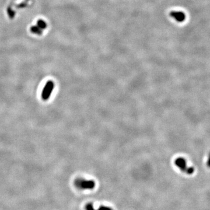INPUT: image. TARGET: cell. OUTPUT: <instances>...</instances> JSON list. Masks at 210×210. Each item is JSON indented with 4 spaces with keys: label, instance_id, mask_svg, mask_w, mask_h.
Listing matches in <instances>:
<instances>
[{
    "label": "cell",
    "instance_id": "obj_1",
    "mask_svg": "<svg viewBox=\"0 0 210 210\" xmlns=\"http://www.w3.org/2000/svg\"><path fill=\"white\" fill-rule=\"evenodd\" d=\"M75 187L81 190H92L95 187V182L92 180H86L83 178H78L74 181Z\"/></svg>",
    "mask_w": 210,
    "mask_h": 210
},
{
    "label": "cell",
    "instance_id": "obj_2",
    "mask_svg": "<svg viewBox=\"0 0 210 210\" xmlns=\"http://www.w3.org/2000/svg\"><path fill=\"white\" fill-rule=\"evenodd\" d=\"M175 163L181 171L184 172L187 175H192L194 172V167L192 166H188L187 162L184 158L182 157L177 158L175 160Z\"/></svg>",
    "mask_w": 210,
    "mask_h": 210
},
{
    "label": "cell",
    "instance_id": "obj_3",
    "mask_svg": "<svg viewBox=\"0 0 210 210\" xmlns=\"http://www.w3.org/2000/svg\"><path fill=\"white\" fill-rule=\"evenodd\" d=\"M54 83L53 81H49L46 82L45 85L41 92V97L44 101H46L49 99L54 89Z\"/></svg>",
    "mask_w": 210,
    "mask_h": 210
},
{
    "label": "cell",
    "instance_id": "obj_4",
    "mask_svg": "<svg viewBox=\"0 0 210 210\" xmlns=\"http://www.w3.org/2000/svg\"><path fill=\"white\" fill-rule=\"evenodd\" d=\"M170 15L179 22H182L186 19V15L181 11H172L170 13Z\"/></svg>",
    "mask_w": 210,
    "mask_h": 210
},
{
    "label": "cell",
    "instance_id": "obj_5",
    "mask_svg": "<svg viewBox=\"0 0 210 210\" xmlns=\"http://www.w3.org/2000/svg\"><path fill=\"white\" fill-rule=\"evenodd\" d=\"M85 209L86 210H95L91 203H88L85 205ZM97 210H113L111 208L108 207L101 206L100 208Z\"/></svg>",
    "mask_w": 210,
    "mask_h": 210
},
{
    "label": "cell",
    "instance_id": "obj_6",
    "mask_svg": "<svg viewBox=\"0 0 210 210\" xmlns=\"http://www.w3.org/2000/svg\"><path fill=\"white\" fill-rule=\"evenodd\" d=\"M30 31L32 33L37 35H41L43 33V30L40 29L37 25L36 26H32L30 27Z\"/></svg>",
    "mask_w": 210,
    "mask_h": 210
},
{
    "label": "cell",
    "instance_id": "obj_7",
    "mask_svg": "<svg viewBox=\"0 0 210 210\" xmlns=\"http://www.w3.org/2000/svg\"><path fill=\"white\" fill-rule=\"evenodd\" d=\"M40 29H41V30H44L45 29L47 26V25L46 24V22H45V20H42V19H39L37 20V25H36Z\"/></svg>",
    "mask_w": 210,
    "mask_h": 210
},
{
    "label": "cell",
    "instance_id": "obj_8",
    "mask_svg": "<svg viewBox=\"0 0 210 210\" xmlns=\"http://www.w3.org/2000/svg\"><path fill=\"white\" fill-rule=\"evenodd\" d=\"M7 11H8V14L11 18H13L15 16V12L13 10H12L11 8H8Z\"/></svg>",
    "mask_w": 210,
    "mask_h": 210
},
{
    "label": "cell",
    "instance_id": "obj_9",
    "mask_svg": "<svg viewBox=\"0 0 210 210\" xmlns=\"http://www.w3.org/2000/svg\"><path fill=\"white\" fill-rule=\"evenodd\" d=\"M207 166L210 167V152L208 155V160H207Z\"/></svg>",
    "mask_w": 210,
    "mask_h": 210
}]
</instances>
